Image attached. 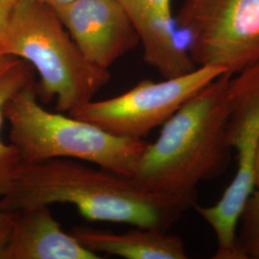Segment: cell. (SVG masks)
<instances>
[{"mask_svg": "<svg viewBox=\"0 0 259 259\" xmlns=\"http://www.w3.org/2000/svg\"><path fill=\"white\" fill-rule=\"evenodd\" d=\"M223 73L182 105L147 143L133 178L142 187L194 206L197 187L231 163L228 84Z\"/></svg>", "mask_w": 259, "mask_h": 259, "instance_id": "cell-2", "label": "cell"}, {"mask_svg": "<svg viewBox=\"0 0 259 259\" xmlns=\"http://www.w3.org/2000/svg\"><path fill=\"white\" fill-rule=\"evenodd\" d=\"M237 247L242 259H259V191H253L241 213Z\"/></svg>", "mask_w": 259, "mask_h": 259, "instance_id": "cell-13", "label": "cell"}, {"mask_svg": "<svg viewBox=\"0 0 259 259\" xmlns=\"http://www.w3.org/2000/svg\"><path fill=\"white\" fill-rule=\"evenodd\" d=\"M71 233L93 252L126 259L188 258L185 243L165 231L135 227L125 232H113L87 226L75 227Z\"/></svg>", "mask_w": 259, "mask_h": 259, "instance_id": "cell-10", "label": "cell"}, {"mask_svg": "<svg viewBox=\"0 0 259 259\" xmlns=\"http://www.w3.org/2000/svg\"><path fill=\"white\" fill-rule=\"evenodd\" d=\"M36 83L34 69L25 61L14 56L0 54V134L4 121V107L16 93ZM23 162L19 151L5 143L0 136V196L19 175Z\"/></svg>", "mask_w": 259, "mask_h": 259, "instance_id": "cell-12", "label": "cell"}, {"mask_svg": "<svg viewBox=\"0 0 259 259\" xmlns=\"http://www.w3.org/2000/svg\"><path fill=\"white\" fill-rule=\"evenodd\" d=\"M223 73L222 68L207 65L160 82L141 81L118 96L85 104L72 116L116 136L143 139Z\"/></svg>", "mask_w": 259, "mask_h": 259, "instance_id": "cell-7", "label": "cell"}, {"mask_svg": "<svg viewBox=\"0 0 259 259\" xmlns=\"http://www.w3.org/2000/svg\"><path fill=\"white\" fill-rule=\"evenodd\" d=\"M127 12L143 47V55L158 59L175 48L171 0H118Z\"/></svg>", "mask_w": 259, "mask_h": 259, "instance_id": "cell-11", "label": "cell"}, {"mask_svg": "<svg viewBox=\"0 0 259 259\" xmlns=\"http://www.w3.org/2000/svg\"><path fill=\"white\" fill-rule=\"evenodd\" d=\"M12 213L13 227L3 259L102 258L62 229L50 205H33Z\"/></svg>", "mask_w": 259, "mask_h": 259, "instance_id": "cell-9", "label": "cell"}, {"mask_svg": "<svg viewBox=\"0 0 259 259\" xmlns=\"http://www.w3.org/2000/svg\"><path fill=\"white\" fill-rule=\"evenodd\" d=\"M38 1H41V2H44L46 4H48V5H50L53 8H57L59 6L67 4V3H69V2H71L73 0H38Z\"/></svg>", "mask_w": 259, "mask_h": 259, "instance_id": "cell-17", "label": "cell"}, {"mask_svg": "<svg viewBox=\"0 0 259 259\" xmlns=\"http://www.w3.org/2000/svg\"><path fill=\"white\" fill-rule=\"evenodd\" d=\"M229 140L236 152V173L217 203L194 204L217 239L215 259L239 258L237 228L244 206L254 191V160L259 141V61L237 74L228 84Z\"/></svg>", "mask_w": 259, "mask_h": 259, "instance_id": "cell-5", "label": "cell"}, {"mask_svg": "<svg viewBox=\"0 0 259 259\" xmlns=\"http://www.w3.org/2000/svg\"><path fill=\"white\" fill-rule=\"evenodd\" d=\"M254 184L255 188L259 191V141L255 153V160H254Z\"/></svg>", "mask_w": 259, "mask_h": 259, "instance_id": "cell-16", "label": "cell"}, {"mask_svg": "<svg viewBox=\"0 0 259 259\" xmlns=\"http://www.w3.org/2000/svg\"><path fill=\"white\" fill-rule=\"evenodd\" d=\"M54 9L83 57L99 68L109 70L139 44L118 0H73Z\"/></svg>", "mask_w": 259, "mask_h": 259, "instance_id": "cell-8", "label": "cell"}, {"mask_svg": "<svg viewBox=\"0 0 259 259\" xmlns=\"http://www.w3.org/2000/svg\"><path fill=\"white\" fill-rule=\"evenodd\" d=\"M9 138L24 164L49 159L80 160L133 176L147 143L116 136L92 122L45 109L36 83L16 93L4 107Z\"/></svg>", "mask_w": 259, "mask_h": 259, "instance_id": "cell-4", "label": "cell"}, {"mask_svg": "<svg viewBox=\"0 0 259 259\" xmlns=\"http://www.w3.org/2000/svg\"><path fill=\"white\" fill-rule=\"evenodd\" d=\"M19 0H0V36L6 25L10 13Z\"/></svg>", "mask_w": 259, "mask_h": 259, "instance_id": "cell-15", "label": "cell"}, {"mask_svg": "<svg viewBox=\"0 0 259 259\" xmlns=\"http://www.w3.org/2000/svg\"><path fill=\"white\" fill-rule=\"evenodd\" d=\"M54 204H72L93 222L165 232L189 209L182 202L142 187L133 177L65 158L23 163L0 196V210L7 212Z\"/></svg>", "mask_w": 259, "mask_h": 259, "instance_id": "cell-1", "label": "cell"}, {"mask_svg": "<svg viewBox=\"0 0 259 259\" xmlns=\"http://www.w3.org/2000/svg\"><path fill=\"white\" fill-rule=\"evenodd\" d=\"M176 23L197 66L235 75L259 61V0H185Z\"/></svg>", "mask_w": 259, "mask_h": 259, "instance_id": "cell-6", "label": "cell"}, {"mask_svg": "<svg viewBox=\"0 0 259 259\" xmlns=\"http://www.w3.org/2000/svg\"><path fill=\"white\" fill-rule=\"evenodd\" d=\"M0 54L25 61L39 76L40 102L73 115L110 82L107 69L92 65L66 31L55 9L38 0H19L0 36Z\"/></svg>", "mask_w": 259, "mask_h": 259, "instance_id": "cell-3", "label": "cell"}, {"mask_svg": "<svg viewBox=\"0 0 259 259\" xmlns=\"http://www.w3.org/2000/svg\"><path fill=\"white\" fill-rule=\"evenodd\" d=\"M13 227V213L0 210V259H3L4 251L9 242Z\"/></svg>", "mask_w": 259, "mask_h": 259, "instance_id": "cell-14", "label": "cell"}]
</instances>
